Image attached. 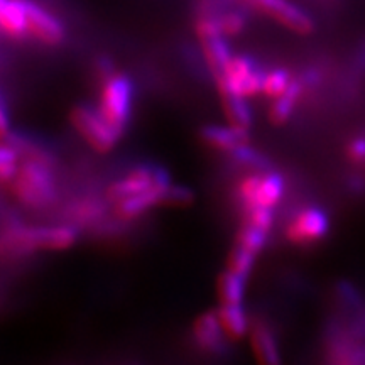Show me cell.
Masks as SVG:
<instances>
[{
  "mask_svg": "<svg viewBox=\"0 0 365 365\" xmlns=\"http://www.w3.org/2000/svg\"><path fill=\"white\" fill-rule=\"evenodd\" d=\"M12 193L26 208L41 210L51 205L56 196V178L51 163L43 158H29L19 164L12 180Z\"/></svg>",
  "mask_w": 365,
  "mask_h": 365,
  "instance_id": "cell-1",
  "label": "cell"
},
{
  "mask_svg": "<svg viewBox=\"0 0 365 365\" xmlns=\"http://www.w3.org/2000/svg\"><path fill=\"white\" fill-rule=\"evenodd\" d=\"M132 105H134V81L125 73L113 71L110 76L102 80L98 112L120 137L124 135L130 122Z\"/></svg>",
  "mask_w": 365,
  "mask_h": 365,
  "instance_id": "cell-2",
  "label": "cell"
},
{
  "mask_svg": "<svg viewBox=\"0 0 365 365\" xmlns=\"http://www.w3.org/2000/svg\"><path fill=\"white\" fill-rule=\"evenodd\" d=\"M70 122L81 139L97 153H110L120 140V135L107 124L98 108H93L91 105H75L70 112Z\"/></svg>",
  "mask_w": 365,
  "mask_h": 365,
  "instance_id": "cell-3",
  "label": "cell"
},
{
  "mask_svg": "<svg viewBox=\"0 0 365 365\" xmlns=\"http://www.w3.org/2000/svg\"><path fill=\"white\" fill-rule=\"evenodd\" d=\"M171 182L170 175L159 166H137L134 170L122 176L120 180L113 181L107 190V200L110 203H117L120 200L144 193L156 186H168Z\"/></svg>",
  "mask_w": 365,
  "mask_h": 365,
  "instance_id": "cell-4",
  "label": "cell"
},
{
  "mask_svg": "<svg viewBox=\"0 0 365 365\" xmlns=\"http://www.w3.org/2000/svg\"><path fill=\"white\" fill-rule=\"evenodd\" d=\"M330 220L322 208L308 207L294 215L286 228V239L294 245H312L325 239Z\"/></svg>",
  "mask_w": 365,
  "mask_h": 365,
  "instance_id": "cell-5",
  "label": "cell"
},
{
  "mask_svg": "<svg viewBox=\"0 0 365 365\" xmlns=\"http://www.w3.org/2000/svg\"><path fill=\"white\" fill-rule=\"evenodd\" d=\"M257 11L271 17L277 24L284 26L286 29L296 34L308 36L314 31V22L303 9L294 6L289 0H252Z\"/></svg>",
  "mask_w": 365,
  "mask_h": 365,
  "instance_id": "cell-6",
  "label": "cell"
},
{
  "mask_svg": "<svg viewBox=\"0 0 365 365\" xmlns=\"http://www.w3.org/2000/svg\"><path fill=\"white\" fill-rule=\"evenodd\" d=\"M24 6L27 16V34L48 46H58L65 41V26L56 16L46 11L34 0H24Z\"/></svg>",
  "mask_w": 365,
  "mask_h": 365,
  "instance_id": "cell-7",
  "label": "cell"
},
{
  "mask_svg": "<svg viewBox=\"0 0 365 365\" xmlns=\"http://www.w3.org/2000/svg\"><path fill=\"white\" fill-rule=\"evenodd\" d=\"M36 250H39L38 227L12 225L0 232V255L19 257Z\"/></svg>",
  "mask_w": 365,
  "mask_h": 365,
  "instance_id": "cell-8",
  "label": "cell"
},
{
  "mask_svg": "<svg viewBox=\"0 0 365 365\" xmlns=\"http://www.w3.org/2000/svg\"><path fill=\"white\" fill-rule=\"evenodd\" d=\"M193 341L202 352L217 354L222 350L223 340L227 339L222 330L217 312H205L193 323Z\"/></svg>",
  "mask_w": 365,
  "mask_h": 365,
  "instance_id": "cell-9",
  "label": "cell"
},
{
  "mask_svg": "<svg viewBox=\"0 0 365 365\" xmlns=\"http://www.w3.org/2000/svg\"><path fill=\"white\" fill-rule=\"evenodd\" d=\"M168 186H156V188H150L144 193L120 200V202L113 203V212L120 220H135V218L145 215L153 208L163 207V195Z\"/></svg>",
  "mask_w": 365,
  "mask_h": 365,
  "instance_id": "cell-10",
  "label": "cell"
},
{
  "mask_svg": "<svg viewBox=\"0 0 365 365\" xmlns=\"http://www.w3.org/2000/svg\"><path fill=\"white\" fill-rule=\"evenodd\" d=\"M203 144L210 149L230 154L239 145L249 143V130L239 129L235 125H205L200 132Z\"/></svg>",
  "mask_w": 365,
  "mask_h": 365,
  "instance_id": "cell-11",
  "label": "cell"
},
{
  "mask_svg": "<svg viewBox=\"0 0 365 365\" xmlns=\"http://www.w3.org/2000/svg\"><path fill=\"white\" fill-rule=\"evenodd\" d=\"M249 341L250 350H252L254 359L257 360V362L266 365L281 362V354L279 346H277L276 336H274L271 328H269V325H266L264 322L250 323Z\"/></svg>",
  "mask_w": 365,
  "mask_h": 365,
  "instance_id": "cell-12",
  "label": "cell"
},
{
  "mask_svg": "<svg viewBox=\"0 0 365 365\" xmlns=\"http://www.w3.org/2000/svg\"><path fill=\"white\" fill-rule=\"evenodd\" d=\"M39 237V250H48V252H63V250L71 249L78 242V230L75 225H51V227H38Z\"/></svg>",
  "mask_w": 365,
  "mask_h": 365,
  "instance_id": "cell-13",
  "label": "cell"
},
{
  "mask_svg": "<svg viewBox=\"0 0 365 365\" xmlns=\"http://www.w3.org/2000/svg\"><path fill=\"white\" fill-rule=\"evenodd\" d=\"M218 319H220L222 330L225 336L232 341H239L249 335L250 322L244 309V303L240 304H222L217 309Z\"/></svg>",
  "mask_w": 365,
  "mask_h": 365,
  "instance_id": "cell-14",
  "label": "cell"
},
{
  "mask_svg": "<svg viewBox=\"0 0 365 365\" xmlns=\"http://www.w3.org/2000/svg\"><path fill=\"white\" fill-rule=\"evenodd\" d=\"M200 43H202L203 58L207 66L210 68V71L213 73V76L222 75V73L225 71V68L228 66V63H230V59L234 58L230 44H228L227 41V36H208V38L200 39Z\"/></svg>",
  "mask_w": 365,
  "mask_h": 365,
  "instance_id": "cell-15",
  "label": "cell"
},
{
  "mask_svg": "<svg viewBox=\"0 0 365 365\" xmlns=\"http://www.w3.org/2000/svg\"><path fill=\"white\" fill-rule=\"evenodd\" d=\"M0 31L14 39L27 34V16L24 0H6L0 9Z\"/></svg>",
  "mask_w": 365,
  "mask_h": 365,
  "instance_id": "cell-16",
  "label": "cell"
},
{
  "mask_svg": "<svg viewBox=\"0 0 365 365\" xmlns=\"http://www.w3.org/2000/svg\"><path fill=\"white\" fill-rule=\"evenodd\" d=\"M304 83L303 80H293L291 81L289 88H287L281 97L274 98L271 105V110H269V120L272 122L274 125H284L289 117L293 115L296 103L301 95H303Z\"/></svg>",
  "mask_w": 365,
  "mask_h": 365,
  "instance_id": "cell-17",
  "label": "cell"
},
{
  "mask_svg": "<svg viewBox=\"0 0 365 365\" xmlns=\"http://www.w3.org/2000/svg\"><path fill=\"white\" fill-rule=\"evenodd\" d=\"M220 102L223 115H225L228 124L244 130H249L252 127L254 115L249 107L247 98L240 97V95L220 93Z\"/></svg>",
  "mask_w": 365,
  "mask_h": 365,
  "instance_id": "cell-18",
  "label": "cell"
},
{
  "mask_svg": "<svg viewBox=\"0 0 365 365\" xmlns=\"http://www.w3.org/2000/svg\"><path fill=\"white\" fill-rule=\"evenodd\" d=\"M247 277L240 276L230 269L220 272L217 279V296L222 304H240L244 303Z\"/></svg>",
  "mask_w": 365,
  "mask_h": 365,
  "instance_id": "cell-19",
  "label": "cell"
},
{
  "mask_svg": "<svg viewBox=\"0 0 365 365\" xmlns=\"http://www.w3.org/2000/svg\"><path fill=\"white\" fill-rule=\"evenodd\" d=\"M286 190V181L279 173H266L261 175V181H259L257 188V207H266V208H276L284 196Z\"/></svg>",
  "mask_w": 365,
  "mask_h": 365,
  "instance_id": "cell-20",
  "label": "cell"
},
{
  "mask_svg": "<svg viewBox=\"0 0 365 365\" xmlns=\"http://www.w3.org/2000/svg\"><path fill=\"white\" fill-rule=\"evenodd\" d=\"M267 230H262V228L250 225V223L245 222L244 227L240 228L239 235H237L235 244L240 245V247L250 250L255 255H259L266 247L267 244Z\"/></svg>",
  "mask_w": 365,
  "mask_h": 365,
  "instance_id": "cell-21",
  "label": "cell"
},
{
  "mask_svg": "<svg viewBox=\"0 0 365 365\" xmlns=\"http://www.w3.org/2000/svg\"><path fill=\"white\" fill-rule=\"evenodd\" d=\"M103 213H105V205L93 198L80 200V202H76L70 208L71 220L76 223H85V225L98 220L100 217H103Z\"/></svg>",
  "mask_w": 365,
  "mask_h": 365,
  "instance_id": "cell-22",
  "label": "cell"
},
{
  "mask_svg": "<svg viewBox=\"0 0 365 365\" xmlns=\"http://www.w3.org/2000/svg\"><path fill=\"white\" fill-rule=\"evenodd\" d=\"M291 75L284 68H274V70L264 73V83H262V95L267 98L281 97L284 91L289 88Z\"/></svg>",
  "mask_w": 365,
  "mask_h": 365,
  "instance_id": "cell-23",
  "label": "cell"
},
{
  "mask_svg": "<svg viewBox=\"0 0 365 365\" xmlns=\"http://www.w3.org/2000/svg\"><path fill=\"white\" fill-rule=\"evenodd\" d=\"M255 259H257V255H255L254 252H250V250L240 247V245L235 244L234 249H232L230 254H228L227 269L240 274V276L249 277L255 266Z\"/></svg>",
  "mask_w": 365,
  "mask_h": 365,
  "instance_id": "cell-24",
  "label": "cell"
},
{
  "mask_svg": "<svg viewBox=\"0 0 365 365\" xmlns=\"http://www.w3.org/2000/svg\"><path fill=\"white\" fill-rule=\"evenodd\" d=\"M19 153L14 144L0 143V182H12L19 170Z\"/></svg>",
  "mask_w": 365,
  "mask_h": 365,
  "instance_id": "cell-25",
  "label": "cell"
},
{
  "mask_svg": "<svg viewBox=\"0 0 365 365\" xmlns=\"http://www.w3.org/2000/svg\"><path fill=\"white\" fill-rule=\"evenodd\" d=\"M228 156L234 159L235 163L245 164V166L255 168V170H266V168H267L266 158H264L262 154L259 153V150L250 148L249 143L239 145V148H237L235 150H232Z\"/></svg>",
  "mask_w": 365,
  "mask_h": 365,
  "instance_id": "cell-26",
  "label": "cell"
},
{
  "mask_svg": "<svg viewBox=\"0 0 365 365\" xmlns=\"http://www.w3.org/2000/svg\"><path fill=\"white\" fill-rule=\"evenodd\" d=\"M195 195L193 191L186 186L171 185L164 190L163 195V207H190L193 203Z\"/></svg>",
  "mask_w": 365,
  "mask_h": 365,
  "instance_id": "cell-27",
  "label": "cell"
},
{
  "mask_svg": "<svg viewBox=\"0 0 365 365\" xmlns=\"http://www.w3.org/2000/svg\"><path fill=\"white\" fill-rule=\"evenodd\" d=\"M218 22H220V29L223 36L227 38H234L239 36L242 31L245 29V16L242 12H225L222 16H218Z\"/></svg>",
  "mask_w": 365,
  "mask_h": 365,
  "instance_id": "cell-28",
  "label": "cell"
},
{
  "mask_svg": "<svg viewBox=\"0 0 365 365\" xmlns=\"http://www.w3.org/2000/svg\"><path fill=\"white\" fill-rule=\"evenodd\" d=\"M245 222L254 227L262 228V230L271 232L274 223V208L257 207L249 210V212H245Z\"/></svg>",
  "mask_w": 365,
  "mask_h": 365,
  "instance_id": "cell-29",
  "label": "cell"
},
{
  "mask_svg": "<svg viewBox=\"0 0 365 365\" xmlns=\"http://www.w3.org/2000/svg\"><path fill=\"white\" fill-rule=\"evenodd\" d=\"M346 156L355 164H365V137H355L346 148Z\"/></svg>",
  "mask_w": 365,
  "mask_h": 365,
  "instance_id": "cell-30",
  "label": "cell"
},
{
  "mask_svg": "<svg viewBox=\"0 0 365 365\" xmlns=\"http://www.w3.org/2000/svg\"><path fill=\"white\" fill-rule=\"evenodd\" d=\"M9 134H11V122H9L6 108L0 103V139H7Z\"/></svg>",
  "mask_w": 365,
  "mask_h": 365,
  "instance_id": "cell-31",
  "label": "cell"
},
{
  "mask_svg": "<svg viewBox=\"0 0 365 365\" xmlns=\"http://www.w3.org/2000/svg\"><path fill=\"white\" fill-rule=\"evenodd\" d=\"M357 66L360 70H365V43H362L357 53Z\"/></svg>",
  "mask_w": 365,
  "mask_h": 365,
  "instance_id": "cell-32",
  "label": "cell"
},
{
  "mask_svg": "<svg viewBox=\"0 0 365 365\" xmlns=\"http://www.w3.org/2000/svg\"><path fill=\"white\" fill-rule=\"evenodd\" d=\"M4 2H6V0H0V9H2V6H4Z\"/></svg>",
  "mask_w": 365,
  "mask_h": 365,
  "instance_id": "cell-33",
  "label": "cell"
}]
</instances>
